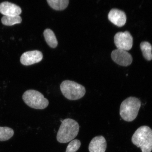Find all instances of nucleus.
Listing matches in <instances>:
<instances>
[{"label": "nucleus", "instance_id": "f8f14e48", "mask_svg": "<svg viewBox=\"0 0 152 152\" xmlns=\"http://www.w3.org/2000/svg\"><path fill=\"white\" fill-rule=\"evenodd\" d=\"M45 40L47 43L52 48H55L58 45V42L54 32L52 30L47 28L43 33Z\"/></svg>", "mask_w": 152, "mask_h": 152}, {"label": "nucleus", "instance_id": "4468645a", "mask_svg": "<svg viewBox=\"0 0 152 152\" xmlns=\"http://www.w3.org/2000/svg\"><path fill=\"white\" fill-rule=\"evenodd\" d=\"M22 19L20 15L15 16H4L1 19L2 23L4 25L12 26L22 22Z\"/></svg>", "mask_w": 152, "mask_h": 152}, {"label": "nucleus", "instance_id": "7ed1b4c3", "mask_svg": "<svg viewBox=\"0 0 152 152\" xmlns=\"http://www.w3.org/2000/svg\"><path fill=\"white\" fill-rule=\"evenodd\" d=\"M141 102L139 99L130 96L124 100L120 109V115L123 120L131 122L136 118L141 107Z\"/></svg>", "mask_w": 152, "mask_h": 152}, {"label": "nucleus", "instance_id": "9d476101", "mask_svg": "<svg viewBox=\"0 0 152 152\" xmlns=\"http://www.w3.org/2000/svg\"><path fill=\"white\" fill-rule=\"evenodd\" d=\"M108 17L110 22L119 27H121L126 23V14L123 11L119 10L112 9L110 11Z\"/></svg>", "mask_w": 152, "mask_h": 152}, {"label": "nucleus", "instance_id": "20e7f679", "mask_svg": "<svg viewBox=\"0 0 152 152\" xmlns=\"http://www.w3.org/2000/svg\"><path fill=\"white\" fill-rule=\"evenodd\" d=\"M61 91L67 99L75 100L85 96L86 89L82 85L75 81L66 80L62 82L60 86Z\"/></svg>", "mask_w": 152, "mask_h": 152}, {"label": "nucleus", "instance_id": "ddd939ff", "mask_svg": "<svg viewBox=\"0 0 152 152\" xmlns=\"http://www.w3.org/2000/svg\"><path fill=\"white\" fill-rule=\"evenodd\" d=\"M48 3L53 9L56 10L65 9L69 4L68 0H47Z\"/></svg>", "mask_w": 152, "mask_h": 152}, {"label": "nucleus", "instance_id": "f3484780", "mask_svg": "<svg viewBox=\"0 0 152 152\" xmlns=\"http://www.w3.org/2000/svg\"><path fill=\"white\" fill-rule=\"evenodd\" d=\"M81 142L79 140H72L68 144L66 148V152H76L80 148Z\"/></svg>", "mask_w": 152, "mask_h": 152}, {"label": "nucleus", "instance_id": "0eeeda50", "mask_svg": "<svg viewBox=\"0 0 152 152\" xmlns=\"http://www.w3.org/2000/svg\"><path fill=\"white\" fill-rule=\"evenodd\" d=\"M111 56L113 61L121 66H128L132 61V55L126 51L117 49L113 51Z\"/></svg>", "mask_w": 152, "mask_h": 152}, {"label": "nucleus", "instance_id": "dca6fc26", "mask_svg": "<svg viewBox=\"0 0 152 152\" xmlns=\"http://www.w3.org/2000/svg\"><path fill=\"white\" fill-rule=\"evenodd\" d=\"M14 132L8 127L0 126V141H7L14 136Z\"/></svg>", "mask_w": 152, "mask_h": 152}, {"label": "nucleus", "instance_id": "423d86ee", "mask_svg": "<svg viewBox=\"0 0 152 152\" xmlns=\"http://www.w3.org/2000/svg\"><path fill=\"white\" fill-rule=\"evenodd\" d=\"M114 42L117 49L127 51L132 48L133 38L128 31L118 32L114 37Z\"/></svg>", "mask_w": 152, "mask_h": 152}, {"label": "nucleus", "instance_id": "f257e3e1", "mask_svg": "<svg viewBox=\"0 0 152 152\" xmlns=\"http://www.w3.org/2000/svg\"><path fill=\"white\" fill-rule=\"evenodd\" d=\"M56 138L60 143H65L73 140L78 134L79 125L75 120L67 118L61 121Z\"/></svg>", "mask_w": 152, "mask_h": 152}, {"label": "nucleus", "instance_id": "6e6552de", "mask_svg": "<svg viewBox=\"0 0 152 152\" xmlns=\"http://www.w3.org/2000/svg\"><path fill=\"white\" fill-rule=\"evenodd\" d=\"M43 58L42 53L39 51H28L23 54L20 58L21 64L25 66H29L40 62Z\"/></svg>", "mask_w": 152, "mask_h": 152}, {"label": "nucleus", "instance_id": "9b49d317", "mask_svg": "<svg viewBox=\"0 0 152 152\" xmlns=\"http://www.w3.org/2000/svg\"><path fill=\"white\" fill-rule=\"evenodd\" d=\"M107 148V142L103 136H99L93 138L89 144L90 152H105Z\"/></svg>", "mask_w": 152, "mask_h": 152}, {"label": "nucleus", "instance_id": "f03ea898", "mask_svg": "<svg viewBox=\"0 0 152 152\" xmlns=\"http://www.w3.org/2000/svg\"><path fill=\"white\" fill-rule=\"evenodd\" d=\"M132 142L142 152H151L152 151V130L147 126H140L133 135Z\"/></svg>", "mask_w": 152, "mask_h": 152}, {"label": "nucleus", "instance_id": "39448f33", "mask_svg": "<svg viewBox=\"0 0 152 152\" xmlns=\"http://www.w3.org/2000/svg\"><path fill=\"white\" fill-rule=\"evenodd\" d=\"M22 99L26 104L34 109H45L49 105L48 100L41 93L35 90L26 91L23 95Z\"/></svg>", "mask_w": 152, "mask_h": 152}, {"label": "nucleus", "instance_id": "2eb2a0df", "mask_svg": "<svg viewBox=\"0 0 152 152\" xmlns=\"http://www.w3.org/2000/svg\"><path fill=\"white\" fill-rule=\"evenodd\" d=\"M140 49L144 58L148 61L152 59V47L151 45L147 42H143L140 45Z\"/></svg>", "mask_w": 152, "mask_h": 152}, {"label": "nucleus", "instance_id": "1a4fd4ad", "mask_svg": "<svg viewBox=\"0 0 152 152\" xmlns=\"http://www.w3.org/2000/svg\"><path fill=\"white\" fill-rule=\"evenodd\" d=\"M20 7L8 1H4L0 4V12L4 16H18L22 12Z\"/></svg>", "mask_w": 152, "mask_h": 152}]
</instances>
